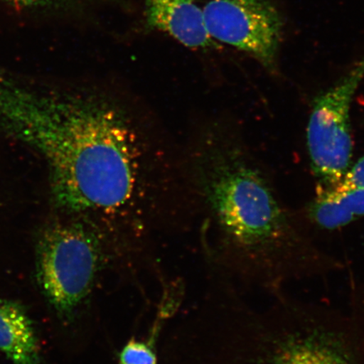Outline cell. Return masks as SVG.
I'll return each instance as SVG.
<instances>
[{
	"mask_svg": "<svg viewBox=\"0 0 364 364\" xmlns=\"http://www.w3.org/2000/svg\"><path fill=\"white\" fill-rule=\"evenodd\" d=\"M0 127L44 158L59 207L115 210L135 195L136 138L124 112L107 100L39 92L0 75Z\"/></svg>",
	"mask_w": 364,
	"mask_h": 364,
	"instance_id": "obj_1",
	"label": "cell"
},
{
	"mask_svg": "<svg viewBox=\"0 0 364 364\" xmlns=\"http://www.w3.org/2000/svg\"><path fill=\"white\" fill-rule=\"evenodd\" d=\"M204 192L230 265L250 291L271 296L290 284L323 279L340 260L318 247L277 201L265 176L237 148L211 154Z\"/></svg>",
	"mask_w": 364,
	"mask_h": 364,
	"instance_id": "obj_2",
	"label": "cell"
},
{
	"mask_svg": "<svg viewBox=\"0 0 364 364\" xmlns=\"http://www.w3.org/2000/svg\"><path fill=\"white\" fill-rule=\"evenodd\" d=\"M269 298L260 307L232 296L227 364H363L347 313L287 290Z\"/></svg>",
	"mask_w": 364,
	"mask_h": 364,
	"instance_id": "obj_3",
	"label": "cell"
},
{
	"mask_svg": "<svg viewBox=\"0 0 364 364\" xmlns=\"http://www.w3.org/2000/svg\"><path fill=\"white\" fill-rule=\"evenodd\" d=\"M99 242L83 225L49 228L38 250V279L59 316H70L88 295L98 270Z\"/></svg>",
	"mask_w": 364,
	"mask_h": 364,
	"instance_id": "obj_4",
	"label": "cell"
},
{
	"mask_svg": "<svg viewBox=\"0 0 364 364\" xmlns=\"http://www.w3.org/2000/svg\"><path fill=\"white\" fill-rule=\"evenodd\" d=\"M364 78V57L347 75L314 102L307 127V147L321 189L334 188L350 168L353 154L350 110Z\"/></svg>",
	"mask_w": 364,
	"mask_h": 364,
	"instance_id": "obj_5",
	"label": "cell"
},
{
	"mask_svg": "<svg viewBox=\"0 0 364 364\" xmlns=\"http://www.w3.org/2000/svg\"><path fill=\"white\" fill-rule=\"evenodd\" d=\"M203 10L213 40L250 54L271 72L276 70L284 21L272 0H210Z\"/></svg>",
	"mask_w": 364,
	"mask_h": 364,
	"instance_id": "obj_6",
	"label": "cell"
},
{
	"mask_svg": "<svg viewBox=\"0 0 364 364\" xmlns=\"http://www.w3.org/2000/svg\"><path fill=\"white\" fill-rule=\"evenodd\" d=\"M149 28L161 31L186 48L203 49L215 46L205 22L203 9L195 0H145Z\"/></svg>",
	"mask_w": 364,
	"mask_h": 364,
	"instance_id": "obj_7",
	"label": "cell"
},
{
	"mask_svg": "<svg viewBox=\"0 0 364 364\" xmlns=\"http://www.w3.org/2000/svg\"><path fill=\"white\" fill-rule=\"evenodd\" d=\"M0 351L14 364L41 362L33 321L20 306L3 299H0Z\"/></svg>",
	"mask_w": 364,
	"mask_h": 364,
	"instance_id": "obj_8",
	"label": "cell"
},
{
	"mask_svg": "<svg viewBox=\"0 0 364 364\" xmlns=\"http://www.w3.org/2000/svg\"><path fill=\"white\" fill-rule=\"evenodd\" d=\"M364 217V189L318 191L309 205V224L323 231L338 230Z\"/></svg>",
	"mask_w": 364,
	"mask_h": 364,
	"instance_id": "obj_9",
	"label": "cell"
},
{
	"mask_svg": "<svg viewBox=\"0 0 364 364\" xmlns=\"http://www.w3.org/2000/svg\"><path fill=\"white\" fill-rule=\"evenodd\" d=\"M349 292V311L347 314L356 335L364 364V280H358L350 276Z\"/></svg>",
	"mask_w": 364,
	"mask_h": 364,
	"instance_id": "obj_10",
	"label": "cell"
},
{
	"mask_svg": "<svg viewBox=\"0 0 364 364\" xmlns=\"http://www.w3.org/2000/svg\"><path fill=\"white\" fill-rule=\"evenodd\" d=\"M120 364H156V353L149 345L133 340L122 350Z\"/></svg>",
	"mask_w": 364,
	"mask_h": 364,
	"instance_id": "obj_11",
	"label": "cell"
},
{
	"mask_svg": "<svg viewBox=\"0 0 364 364\" xmlns=\"http://www.w3.org/2000/svg\"><path fill=\"white\" fill-rule=\"evenodd\" d=\"M353 188L364 189V156L359 159L354 166L349 168L343 180L332 189L348 190Z\"/></svg>",
	"mask_w": 364,
	"mask_h": 364,
	"instance_id": "obj_12",
	"label": "cell"
},
{
	"mask_svg": "<svg viewBox=\"0 0 364 364\" xmlns=\"http://www.w3.org/2000/svg\"><path fill=\"white\" fill-rule=\"evenodd\" d=\"M14 3L25 4V6H35V4H49L58 1V0H10Z\"/></svg>",
	"mask_w": 364,
	"mask_h": 364,
	"instance_id": "obj_13",
	"label": "cell"
}]
</instances>
